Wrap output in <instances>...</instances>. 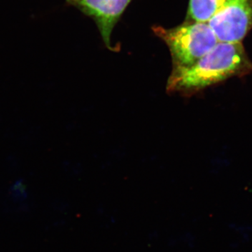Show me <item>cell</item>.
Listing matches in <instances>:
<instances>
[{
  "mask_svg": "<svg viewBox=\"0 0 252 252\" xmlns=\"http://www.w3.org/2000/svg\"><path fill=\"white\" fill-rule=\"evenodd\" d=\"M207 23L220 42L242 43L252 28V0H224Z\"/></svg>",
  "mask_w": 252,
  "mask_h": 252,
  "instance_id": "3",
  "label": "cell"
},
{
  "mask_svg": "<svg viewBox=\"0 0 252 252\" xmlns=\"http://www.w3.org/2000/svg\"><path fill=\"white\" fill-rule=\"evenodd\" d=\"M152 30L168 46L174 67H187L193 64L219 42L207 22L187 21L170 29L157 26Z\"/></svg>",
  "mask_w": 252,
  "mask_h": 252,
  "instance_id": "2",
  "label": "cell"
},
{
  "mask_svg": "<svg viewBox=\"0 0 252 252\" xmlns=\"http://www.w3.org/2000/svg\"><path fill=\"white\" fill-rule=\"evenodd\" d=\"M224 0H190L187 21L207 22Z\"/></svg>",
  "mask_w": 252,
  "mask_h": 252,
  "instance_id": "5",
  "label": "cell"
},
{
  "mask_svg": "<svg viewBox=\"0 0 252 252\" xmlns=\"http://www.w3.org/2000/svg\"><path fill=\"white\" fill-rule=\"evenodd\" d=\"M132 0H66L95 21L104 44L113 50L111 35L114 26Z\"/></svg>",
  "mask_w": 252,
  "mask_h": 252,
  "instance_id": "4",
  "label": "cell"
},
{
  "mask_svg": "<svg viewBox=\"0 0 252 252\" xmlns=\"http://www.w3.org/2000/svg\"><path fill=\"white\" fill-rule=\"evenodd\" d=\"M252 70V63L242 43L219 41L193 64L173 67L167 89L172 92L195 93Z\"/></svg>",
  "mask_w": 252,
  "mask_h": 252,
  "instance_id": "1",
  "label": "cell"
}]
</instances>
